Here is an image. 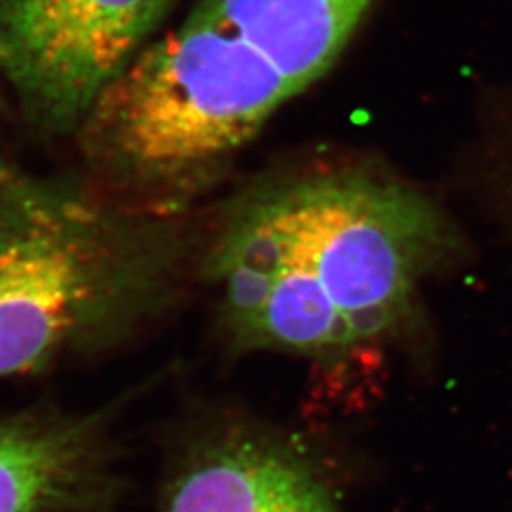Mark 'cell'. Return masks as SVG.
<instances>
[{"label": "cell", "instance_id": "4", "mask_svg": "<svg viewBox=\"0 0 512 512\" xmlns=\"http://www.w3.org/2000/svg\"><path fill=\"white\" fill-rule=\"evenodd\" d=\"M177 0H0V82L46 137L76 135Z\"/></svg>", "mask_w": 512, "mask_h": 512}, {"label": "cell", "instance_id": "6", "mask_svg": "<svg viewBox=\"0 0 512 512\" xmlns=\"http://www.w3.org/2000/svg\"><path fill=\"white\" fill-rule=\"evenodd\" d=\"M160 512H338V505L315 465L289 442L230 427L179 463Z\"/></svg>", "mask_w": 512, "mask_h": 512}, {"label": "cell", "instance_id": "9", "mask_svg": "<svg viewBox=\"0 0 512 512\" xmlns=\"http://www.w3.org/2000/svg\"><path fill=\"white\" fill-rule=\"evenodd\" d=\"M6 110V103H4V99L0 97V112H4Z\"/></svg>", "mask_w": 512, "mask_h": 512}, {"label": "cell", "instance_id": "7", "mask_svg": "<svg viewBox=\"0 0 512 512\" xmlns=\"http://www.w3.org/2000/svg\"><path fill=\"white\" fill-rule=\"evenodd\" d=\"M376 0H200L190 16L266 57L298 93L329 73Z\"/></svg>", "mask_w": 512, "mask_h": 512}, {"label": "cell", "instance_id": "3", "mask_svg": "<svg viewBox=\"0 0 512 512\" xmlns=\"http://www.w3.org/2000/svg\"><path fill=\"white\" fill-rule=\"evenodd\" d=\"M296 93L245 40L203 19L150 40L74 135L90 183L184 217Z\"/></svg>", "mask_w": 512, "mask_h": 512}, {"label": "cell", "instance_id": "5", "mask_svg": "<svg viewBox=\"0 0 512 512\" xmlns=\"http://www.w3.org/2000/svg\"><path fill=\"white\" fill-rule=\"evenodd\" d=\"M120 486L107 410L0 418V512H103Z\"/></svg>", "mask_w": 512, "mask_h": 512}, {"label": "cell", "instance_id": "2", "mask_svg": "<svg viewBox=\"0 0 512 512\" xmlns=\"http://www.w3.org/2000/svg\"><path fill=\"white\" fill-rule=\"evenodd\" d=\"M200 238L0 154V378L120 348L183 296Z\"/></svg>", "mask_w": 512, "mask_h": 512}, {"label": "cell", "instance_id": "1", "mask_svg": "<svg viewBox=\"0 0 512 512\" xmlns=\"http://www.w3.org/2000/svg\"><path fill=\"white\" fill-rule=\"evenodd\" d=\"M461 249L420 184L374 156L315 152L220 203L198 272L228 348L332 359L404 327Z\"/></svg>", "mask_w": 512, "mask_h": 512}, {"label": "cell", "instance_id": "8", "mask_svg": "<svg viewBox=\"0 0 512 512\" xmlns=\"http://www.w3.org/2000/svg\"><path fill=\"white\" fill-rule=\"evenodd\" d=\"M469 162L484 198L512 230V88L484 103Z\"/></svg>", "mask_w": 512, "mask_h": 512}]
</instances>
